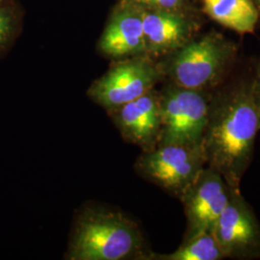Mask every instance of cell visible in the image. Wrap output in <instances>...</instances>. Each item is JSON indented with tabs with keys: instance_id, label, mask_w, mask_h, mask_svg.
<instances>
[{
	"instance_id": "1",
	"label": "cell",
	"mask_w": 260,
	"mask_h": 260,
	"mask_svg": "<svg viewBox=\"0 0 260 260\" xmlns=\"http://www.w3.org/2000/svg\"><path fill=\"white\" fill-rule=\"evenodd\" d=\"M259 130L260 112L252 88L210 104L202 142L206 166L217 171L234 191H240Z\"/></svg>"
},
{
	"instance_id": "2",
	"label": "cell",
	"mask_w": 260,
	"mask_h": 260,
	"mask_svg": "<svg viewBox=\"0 0 260 260\" xmlns=\"http://www.w3.org/2000/svg\"><path fill=\"white\" fill-rule=\"evenodd\" d=\"M139 225L120 211L88 206L75 218L66 258L70 260H147Z\"/></svg>"
},
{
	"instance_id": "3",
	"label": "cell",
	"mask_w": 260,
	"mask_h": 260,
	"mask_svg": "<svg viewBox=\"0 0 260 260\" xmlns=\"http://www.w3.org/2000/svg\"><path fill=\"white\" fill-rule=\"evenodd\" d=\"M158 99L161 130L157 147L202 146L211 104L203 91L175 85Z\"/></svg>"
},
{
	"instance_id": "4",
	"label": "cell",
	"mask_w": 260,
	"mask_h": 260,
	"mask_svg": "<svg viewBox=\"0 0 260 260\" xmlns=\"http://www.w3.org/2000/svg\"><path fill=\"white\" fill-rule=\"evenodd\" d=\"M205 167L202 146H159L143 151L135 163L141 177L179 200Z\"/></svg>"
},
{
	"instance_id": "5",
	"label": "cell",
	"mask_w": 260,
	"mask_h": 260,
	"mask_svg": "<svg viewBox=\"0 0 260 260\" xmlns=\"http://www.w3.org/2000/svg\"><path fill=\"white\" fill-rule=\"evenodd\" d=\"M159 76V71L149 60H127L114 66L95 80L90 87L88 95L109 111L151 91Z\"/></svg>"
},
{
	"instance_id": "6",
	"label": "cell",
	"mask_w": 260,
	"mask_h": 260,
	"mask_svg": "<svg viewBox=\"0 0 260 260\" xmlns=\"http://www.w3.org/2000/svg\"><path fill=\"white\" fill-rule=\"evenodd\" d=\"M231 49L216 38L184 45L174 56L170 75L176 86L203 91L215 83L223 73Z\"/></svg>"
},
{
	"instance_id": "7",
	"label": "cell",
	"mask_w": 260,
	"mask_h": 260,
	"mask_svg": "<svg viewBox=\"0 0 260 260\" xmlns=\"http://www.w3.org/2000/svg\"><path fill=\"white\" fill-rule=\"evenodd\" d=\"M225 257L260 256V224L240 191L232 189L229 203L212 230Z\"/></svg>"
},
{
	"instance_id": "8",
	"label": "cell",
	"mask_w": 260,
	"mask_h": 260,
	"mask_svg": "<svg viewBox=\"0 0 260 260\" xmlns=\"http://www.w3.org/2000/svg\"><path fill=\"white\" fill-rule=\"evenodd\" d=\"M232 189L217 171L206 167L180 198L187 219L185 239L212 233L215 223L229 203Z\"/></svg>"
},
{
	"instance_id": "9",
	"label": "cell",
	"mask_w": 260,
	"mask_h": 260,
	"mask_svg": "<svg viewBox=\"0 0 260 260\" xmlns=\"http://www.w3.org/2000/svg\"><path fill=\"white\" fill-rule=\"evenodd\" d=\"M107 112L126 142L138 146L143 151L157 147L161 118L158 94L152 90Z\"/></svg>"
},
{
	"instance_id": "10",
	"label": "cell",
	"mask_w": 260,
	"mask_h": 260,
	"mask_svg": "<svg viewBox=\"0 0 260 260\" xmlns=\"http://www.w3.org/2000/svg\"><path fill=\"white\" fill-rule=\"evenodd\" d=\"M99 47L104 55L116 59L147 52L141 14L128 9L117 13L105 28Z\"/></svg>"
},
{
	"instance_id": "11",
	"label": "cell",
	"mask_w": 260,
	"mask_h": 260,
	"mask_svg": "<svg viewBox=\"0 0 260 260\" xmlns=\"http://www.w3.org/2000/svg\"><path fill=\"white\" fill-rule=\"evenodd\" d=\"M147 51L162 54L183 45L186 27L183 20L166 11L142 13Z\"/></svg>"
},
{
	"instance_id": "12",
	"label": "cell",
	"mask_w": 260,
	"mask_h": 260,
	"mask_svg": "<svg viewBox=\"0 0 260 260\" xmlns=\"http://www.w3.org/2000/svg\"><path fill=\"white\" fill-rule=\"evenodd\" d=\"M205 8L212 19L239 33L253 32L257 21V11L251 0H215Z\"/></svg>"
},
{
	"instance_id": "13",
	"label": "cell",
	"mask_w": 260,
	"mask_h": 260,
	"mask_svg": "<svg viewBox=\"0 0 260 260\" xmlns=\"http://www.w3.org/2000/svg\"><path fill=\"white\" fill-rule=\"evenodd\" d=\"M225 258L212 233L199 234L184 239L173 252L160 254L150 252L147 260H221Z\"/></svg>"
},
{
	"instance_id": "14",
	"label": "cell",
	"mask_w": 260,
	"mask_h": 260,
	"mask_svg": "<svg viewBox=\"0 0 260 260\" xmlns=\"http://www.w3.org/2000/svg\"><path fill=\"white\" fill-rule=\"evenodd\" d=\"M17 29L14 11L9 6L0 5V54L9 47Z\"/></svg>"
},
{
	"instance_id": "15",
	"label": "cell",
	"mask_w": 260,
	"mask_h": 260,
	"mask_svg": "<svg viewBox=\"0 0 260 260\" xmlns=\"http://www.w3.org/2000/svg\"><path fill=\"white\" fill-rule=\"evenodd\" d=\"M134 3L154 7L162 10H171L177 8L181 0H131Z\"/></svg>"
},
{
	"instance_id": "16",
	"label": "cell",
	"mask_w": 260,
	"mask_h": 260,
	"mask_svg": "<svg viewBox=\"0 0 260 260\" xmlns=\"http://www.w3.org/2000/svg\"><path fill=\"white\" fill-rule=\"evenodd\" d=\"M252 91H253V95H254L255 103L257 104V107H258L260 112V73L257 83L255 84L254 88H252Z\"/></svg>"
},
{
	"instance_id": "17",
	"label": "cell",
	"mask_w": 260,
	"mask_h": 260,
	"mask_svg": "<svg viewBox=\"0 0 260 260\" xmlns=\"http://www.w3.org/2000/svg\"><path fill=\"white\" fill-rule=\"evenodd\" d=\"M215 0H205V4H207V3H210V2H213Z\"/></svg>"
},
{
	"instance_id": "18",
	"label": "cell",
	"mask_w": 260,
	"mask_h": 260,
	"mask_svg": "<svg viewBox=\"0 0 260 260\" xmlns=\"http://www.w3.org/2000/svg\"><path fill=\"white\" fill-rule=\"evenodd\" d=\"M2 1H4V0H0V2H2Z\"/></svg>"
}]
</instances>
